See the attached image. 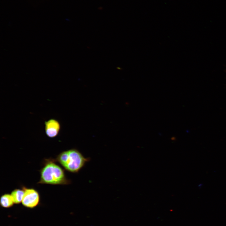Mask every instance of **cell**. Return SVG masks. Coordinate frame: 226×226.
Instances as JSON below:
<instances>
[{"label":"cell","instance_id":"1","mask_svg":"<svg viewBox=\"0 0 226 226\" xmlns=\"http://www.w3.org/2000/svg\"><path fill=\"white\" fill-rule=\"evenodd\" d=\"M52 159H45L40 171V179L38 184L52 185H66L71 183L66 177L64 171Z\"/></svg>","mask_w":226,"mask_h":226},{"label":"cell","instance_id":"2","mask_svg":"<svg viewBox=\"0 0 226 226\" xmlns=\"http://www.w3.org/2000/svg\"><path fill=\"white\" fill-rule=\"evenodd\" d=\"M55 160L67 171L77 173L90 160V159L85 158L78 150L73 148L61 152Z\"/></svg>","mask_w":226,"mask_h":226},{"label":"cell","instance_id":"3","mask_svg":"<svg viewBox=\"0 0 226 226\" xmlns=\"http://www.w3.org/2000/svg\"><path fill=\"white\" fill-rule=\"evenodd\" d=\"M24 191V194L22 202L25 207L32 208L39 203L40 197L38 191L33 188H28L24 186L22 187Z\"/></svg>","mask_w":226,"mask_h":226},{"label":"cell","instance_id":"4","mask_svg":"<svg viewBox=\"0 0 226 226\" xmlns=\"http://www.w3.org/2000/svg\"><path fill=\"white\" fill-rule=\"evenodd\" d=\"M45 133L48 137L54 138L58 135L61 126L58 121L51 119L45 121Z\"/></svg>","mask_w":226,"mask_h":226},{"label":"cell","instance_id":"5","mask_svg":"<svg viewBox=\"0 0 226 226\" xmlns=\"http://www.w3.org/2000/svg\"><path fill=\"white\" fill-rule=\"evenodd\" d=\"M14 204L11 194L5 193L2 195L0 199V204L1 207L6 208L10 207Z\"/></svg>","mask_w":226,"mask_h":226},{"label":"cell","instance_id":"6","mask_svg":"<svg viewBox=\"0 0 226 226\" xmlns=\"http://www.w3.org/2000/svg\"><path fill=\"white\" fill-rule=\"evenodd\" d=\"M24 194V191L21 189H15L11 192L14 204H19L22 202Z\"/></svg>","mask_w":226,"mask_h":226}]
</instances>
